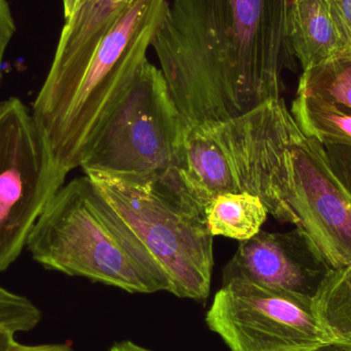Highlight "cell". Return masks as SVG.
<instances>
[{"instance_id":"obj_8","label":"cell","mask_w":351,"mask_h":351,"mask_svg":"<svg viewBox=\"0 0 351 351\" xmlns=\"http://www.w3.org/2000/svg\"><path fill=\"white\" fill-rule=\"evenodd\" d=\"M330 271L311 241L298 228L290 232L260 230L239 241L223 269L222 282L243 278L270 288L311 294Z\"/></svg>"},{"instance_id":"obj_9","label":"cell","mask_w":351,"mask_h":351,"mask_svg":"<svg viewBox=\"0 0 351 351\" xmlns=\"http://www.w3.org/2000/svg\"><path fill=\"white\" fill-rule=\"evenodd\" d=\"M289 38L303 71L338 59H351L350 47L334 22L329 0H293Z\"/></svg>"},{"instance_id":"obj_12","label":"cell","mask_w":351,"mask_h":351,"mask_svg":"<svg viewBox=\"0 0 351 351\" xmlns=\"http://www.w3.org/2000/svg\"><path fill=\"white\" fill-rule=\"evenodd\" d=\"M313 298L319 319L333 334L336 344L351 350V263L330 270Z\"/></svg>"},{"instance_id":"obj_3","label":"cell","mask_w":351,"mask_h":351,"mask_svg":"<svg viewBox=\"0 0 351 351\" xmlns=\"http://www.w3.org/2000/svg\"><path fill=\"white\" fill-rule=\"evenodd\" d=\"M101 214L147 265L170 282L169 293L206 301L214 269V237L204 208L179 173L166 177L90 172Z\"/></svg>"},{"instance_id":"obj_19","label":"cell","mask_w":351,"mask_h":351,"mask_svg":"<svg viewBox=\"0 0 351 351\" xmlns=\"http://www.w3.org/2000/svg\"><path fill=\"white\" fill-rule=\"evenodd\" d=\"M110 351H154L144 348V346H139V344L134 343L130 340L125 341L119 342L115 343L114 346H111Z\"/></svg>"},{"instance_id":"obj_10","label":"cell","mask_w":351,"mask_h":351,"mask_svg":"<svg viewBox=\"0 0 351 351\" xmlns=\"http://www.w3.org/2000/svg\"><path fill=\"white\" fill-rule=\"evenodd\" d=\"M204 215L213 237L243 241L261 230L268 212L257 196L247 192H224L208 202Z\"/></svg>"},{"instance_id":"obj_4","label":"cell","mask_w":351,"mask_h":351,"mask_svg":"<svg viewBox=\"0 0 351 351\" xmlns=\"http://www.w3.org/2000/svg\"><path fill=\"white\" fill-rule=\"evenodd\" d=\"M45 269L121 289L131 294L169 292L152 269L101 214L88 176L64 184L35 223L27 241Z\"/></svg>"},{"instance_id":"obj_6","label":"cell","mask_w":351,"mask_h":351,"mask_svg":"<svg viewBox=\"0 0 351 351\" xmlns=\"http://www.w3.org/2000/svg\"><path fill=\"white\" fill-rule=\"evenodd\" d=\"M68 174L31 109L16 97L0 101V271L20 258Z\"/></svg>"},{"instance_id":"obj_7","label":"cell","mask_w":351,"mask_h":351,"mask_svg":"<svg viewBox=\"0 0 351 351\" xmlns=\"http://www.w3.org/2000/svg\"><path fill=\"white\" fill-rule=\"evenodd\" d=\"M204 321L229 351H317L337 343L313 295L243 278L222 282Z\"/></svg>"},{"instance_id":"obj_20","label":"cell","mask_w":351,"mask_h":351,"mask_svg":"<svg viewBox=\"0 0 351 351\" xmlns=\"http://www.w3.org/2000/svg\"><path fill=\"white\" fill-rule=\"evenodd\" d=\"M88 0H63L64 16L65 20L69 19L80 6L84 5Z\"/></svg>"},{"instance_id":"obj_21","label":"cell","mask_w":351,"mask_h":351,"mask_svg":"<svg viewBox=\"0 0 351 351\" xmlns=\"http://www.w3.org/2000/svg\"><path fill=\"white\" fill-rule=\"evenodd\" d=\"M14 341H16V334L0 333V351L5 350Z\"/></svg>"},{"instance_id":"obj_13","label":"cell","mask_w":351,"mask_h":351,"mask_svg":"<svg viewBox=\"0 0 351 351\" xmlns=\"http://www.w3.org/2000/svg\"><path fill=\"white\" fill-rule=\"evenodd\" d=\"M297 93L351 108V59L343 58L305 70Z\"/></svg>"},{"instance_id":"obj_17","label":"cell","mask_w":351,"mask_h":351,"mask_svg":"<svg viewBox=\"0 0 351 351\" xmlns=\"http://www.w3.org/2000/svg\"><path fill=\"white\" fill-rule=\"evenodd\" d=\"M336 27L351 51V0H329Z\"/></svg>"},{"instance_id":"obj_14","label":"cell","mask_w":351,"mask_h":351,"mask_svg":"<svg viewBox=\"0 0 351 351\" xmlns=\"http://www.w3.org/2000/svg\"><path fill=\"white\" fill-rule=\"evenodd\" d=\"M40 309L27 297L0 286V333H25L40 323Z\"/></svg>"},{"instance_id":"obj_1","label":"cell","mask_w":351,"mask_h":351,"mask_svg":"<svg viewBox=\"0 0 351 351\" xmlns=\"http://www.w3.org/2000/svg\"><path fill=\"white\" fill-rule=\"evenodd\" d=\"M293 0H172L152 40L186 125L241 117L282 98L294 64Z\"/></svg>"},{"instance_id":"obj_15","label":"cell","mask_w":351,"mask_h":351,"mask_svg":"<svg viewBox=\"0 0 351 351\" xmlns=\"http://www.w3.org/2000/svg\"><path fill=\"white\" fill-rule=\"evenodd\" d=\"M328 160L336 177L351 195V146H325Z\"/></svg>"},{"instance_id":"obj_22","label":"cell","mask_w":351,"mask_h":351,"mask_svg":"<svg viewBox=\"0 0 351 351\" xmlns=\"http://www.w3.org/2000/svg\"><path fill=\"white\" fill-rule=\"evenodd\" d=\"M317 351H351V350L350 348L339 346V344H332V346H326V348H322V350Z\"/></svg>"},{"instance_id":"obj_5","label":"cell","mask_w":351,"mask_h":351,"mask_svg":"<svg viewBox=\"0 0 351 351\" xmlns=\"http://www.w3.org/2000/svg\"><path fill=\"white\" fill-rule=\"evenodd\" d=\"M185 129L162 70L147 59L82 169L166 177L179 168Z\"/></svg>"},{"instance_id":"obj_11","label":"cell","mask_w":351,"mask_h":351,"mask_svg":"<svg viewBox=\"0 0 351 351\" xmlns=\"http://www.w3.org/2000/svg\"><path fill=\"white\" fill-rule=\"evenodd\" d=\"M291 114L303 133L324 146H351V108L297 93Z\"/></svg>"},{"instance_id":"obj_2","label":"cell","mask_w":351,"mask_h":351,"mask_svg":"<svg viewBox=\"0 0 351 351\" xmlns=\"http://www.w3.org/2000/svg\"><path fill=\"white\" fill-rule=\"evenodd\" d=\"M168 6V0H132L93 49L51 63L31 111L68 172L82 168L129 92Z\"/></svg>"},{"instance_id":"obj_16","label":"cell","mask_w":351,"mask_h":351,"mask_svg":"<svg viewBox=\"0 0 351 351\" xmlns=\"http://www.w3.org/2000/svg\"><path fill=\"white\" fill-rule=\"evenodd\" d=\"M16 31V21L8 0H0V80L4 57Z\"/></svg>"},{"instance_id":"obj_18","label":"cell","mask_w":351,"mask_h":351,"mask_svg":"<svg viewBox=\"0 0 351 351\" xmlns=\"http://www.w3.org/2000/svg\"><path fill=\"white\" fill-rule=\"evenodd\" d=\"M3 351H74L68 344H38V346H27L14 341Z\"/></svg>"}]
</instances>
